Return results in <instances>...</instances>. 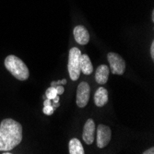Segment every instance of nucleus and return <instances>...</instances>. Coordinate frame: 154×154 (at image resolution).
<instances>
[{"label":"nucleus","mask_w":154,"mask_h":154,"mask_svg":"<svg viewBox=\"0 0 154 154\" xmlns=\"http://www.w3.org/2000/svg\"><path fill=\"white\" fill-rule=\"evenodd\" d=\"M22 125L11 118L0 123V151H9L16 148L22 140Z\"/></svg>","instance_id":"nucleus-1"},{"label":"nucleus","mask_w":154,"mask_h":154,"mask_svg":"<svg viewBox=\"0 0 154 154\" xmlns=\"http://www.w3.org/2000/svg\"><path fill=\"white\" fill-rule=\"evenodd\" d=\"M4 64L7 70L9 71L11 75L17 79L24 81L29 79V68L20 57L14 54H9L6 57Z\"/></svg>","instance_id":"nucleus-2"},{"label":"nucleus","mask_w":154,"mask_h":154,"mask_svg":"<svg viewBox=\"0 0 154 154\" xmlns=\"http://www.w3.org/2000/svg\"><path fill=\"white\" fill-rule=\"evenodd\" d=\"M80 55H81V52L77 47H73L69 51L67 70L69 73V77H70V79L73 81L78 80L80 75V66H79Z\"/></svg>","instance_id":"nucleus-3"},{"label":"nucleus","mask_w":154,"mask_h":154,"mask_svg":"<svg viewBox=\"0 0 154 154\" xmlns=\"http://www.w3.org/2000/svg\"><path fill=\"white\" fill-rule=\"evenodd\" d=\"M107 59L110 64V69L112 74L120 76L125 73L127 64H125V61L120 54L111 52L107 54Z\"/></svg>","instance_id":"nucleus-4"},{"label":"nucleus","mask_w":154,"mask_h":154,"mask_svg":"<svg viewBox=\"0 0 154 154\" xmlns=\"http://www.w3.org/2000/svg\"><path fill=\"white\" fill-rule=\"evenodd\" d=\"M90 96H91L90 85L85 81L80 82L77 89V98H76L77 105L79 108H84L90 101Z\"/></svg>","instance_id":"nucleus-5"},{"label":"nucleus","mask_w":154,"mask_h":154,"mask_svg":"<svg viewBox=\"0 0 154 154\" xmlns=\"http://www.w3.org/2000/svg\"><path fill=\"white\" fill-rule=\"evenodd\" d=\"M112 138V130L108 125H99L97 128V147L100 149L105 148Z\"/></svg>","instance_id":"nucleus-6"},{"label":"nucleus","mask_w":154,"mask_h":154,"mask_svg":"<svg viewBox=\"0 0 154 154\" xmlns=\"http://www.w3.org/2000/svg\"><path fill=\"white\" fill-rule=\"evenodd\" d=\"M95 123L94 121L90 118L86 121L85 125L83 128V134H82V138L84 142L88 145H91L94 141L95 138Z\"/></svg>","instance_id":"nucleus-7"},{"label":"nucleus","mask_w":154,"mask_h":154,"mask_svg":"<svg viewBox=\"0 0 154 154\" xmlns=\"http://www.w3.org/2000/svg\"><path fill=\"white\" fill-rule=\"evenodd\" d=\"M75 41L80 45H85L90 42V33L88 30L82 25H78L73 31Z\"/></svg>","instance_id":"nucleus-8"},{"label":"nucleus","mask_w":154,"mask_h":154,"mask_svg":"<svg viewBox=\"0 0 154 154\" xmlns=\"http://www.w3.org/2000/svg\"><path fill=\"white\" fill-rule=\"evenodd\" d=\"M110 69L106 65H101L97 67L95 71V80L100 85H103L108 80Z\"/></svg>","instance_id":"nucleus-9"},{"label":"nucleus","mask_w":154,"mask_h":154,"mask_svg":"<svg viewBox=\"0 0 154 154\" xmlns=\"http://www.w3.org/2000/svg\"><path fill=\"white\" fill-rule=\"evenodd\" d=\"M108 103V91L103 88L100 87L94 94V103L98 107H103Z\"/></svg>","instance_id":"nucleus-10"},{"label":"nucleus","mask_w":154,"mask_h":154,"mask_svg":"<svg viewBox=\"0 0 154 154\" xmlns=\"http://www.w3.org/2000/svg\"><path fill=\"white\" fill-rule=\"evenodd\" d=\"M79 66H80V72L84 75H91L93 72V66L90 59V57L86 54H81L80 60H79Z\"/></svg>","instance_id":"nucleus-11"},{"label":"nucleus","mask_w":154,"mask_h":154,"mask_svg":"<svg viewBox=\"0 0 154 154\" xmlns=\"http://www.w3.org/2000/svg\"><path fill=\"white\" fill-rule=\"evenodd\" d=\"M68 149L70 154H84V149L79 139L74 137L72 138L68 144Z\"/></svg>","instance_id":"nucleus-12"},{"label":"nucleus","mask_w":154,"mask_h":154,"mask_svg":"<svg viewBox=\"0 0 154 154\" xmlns=\"http://www.w3.org/2000/svg\"><path fill=\"white\" fill-rule=\"evenodd\" d=\"M57 95V90H55L54 87H52V86L50 88H48L46 90V91H45V96H46L47 99H49V100H53Z\"/></svg>","instance_id":"nucleus-13"},{"label":"nucleus","mask_w":154,"mask_h":154,"mask_svg":"<svg viewBox=\"0 0 154 154\" xmlns=\"http://www.w3.org/2000/svg\"><path fill=\"white\" fill-rule=\"evenodd\" d=\"M54 107L52 105H46L43 109L44 114L46 115V116H52L53 113H54Z\"/></svg>","instance_id":"nucleus-14"},{"label":"nucleus","mask_w":154,"mask_h":154,"mask_svg":"<svg viewBox=\"0 0 154 154\" xmlns=\"http://www.w3.org/2000/svg\"><path fill=\"white\" fill-rule=\"evenodd\" d=\"M66 79H62V80H58V81H52L51 82V86L52 87H57L58 85H66Z\"/></svg>","instance_id":"nucleus-15"},{"label":"nucleus","mask_w":154,"mask_h":154,"mask_svg":"<svg viewBox=\"0 0 154 154\" xmlns=\"http://www.w3.org/2000/svg\"><path fill=\"white\" fill-rule=\"evenodd\" d=\"M55 90H57V95H62L65 91V89L63 87V85H58L57 87H54Z\"/></svg>","instance_id":"nucleus-16"},{"label":"nucleus","mask_w":154,"mask_h":154,"mask_svg":"<svg viewBox=\"0 0 154 154\" xmlns=\"http://www.w3.org/2000/svg\"><path fill=\"white\" fill-rule=\"evenodd\" d=\"M149 53H150V57L152 58V60L154 59V42L151 43V45H150V49H149Z\"/></svg>","instance_id":"nucleus-17"},{"label":"nucleus","mask_w":154,"mask_h":154,"mask_svg":"<svg viewBox=\"0 0 154 154\" xmlns=\"http://www.w3.org/2000/svg\"><path fill=\"white\" fill-rule=\"evenodd\" d=\"M142 153H143V154H154V148H153V147H151L150 149H146V150H145V151H143Z\"/></svg>","instance_id":"nucleus-18"},{"label":"nucleus","mask_w":154,"mask_h":154,"mask_svg":"<svg viewBox=\"0 0 154 154\" xmlns=\"http://www.w3.org/2000/svg\"><path fill=\"white\" fill-rule=\"evenodd\" d=\"M46 105H52V100H49V99L45 100V102H44V106H46Z\"/></svg>","instance_id":"nucleus-19"},{"label":"nucleus","mask_w":154,"mask_h":154,"mask_svg":"<svg viewBox=\"0 0 154 154\" xmlns=\"http://www.w3.org/2000/svg\"><path fill=\"white\" fill-rule=\"evenodd\" d=\"M53 103H59V95H57V96L54 98V99H53Z\"/></svg>","instance_id":"nucleus-20"},{"label":"nucleus","mask_w":154,"mask_h":154,"mask_svg":"<svg viewBox=\"0 0 154 154\" xmlns=\"http://www.w3.org/2000/svg\"><path fill=\"white\" fill-rule=\"evenodd\" d=\"M151 20L152 21H154V11L152 10V13H151Z\"/></svg>","instance_id":"nucleus-21"},{"label":"nucleus","mask_w":154,"mask_h":154,"mask_svg":"<svg viewBox=\"0 0 154 154\" xmlns=\"http://www.w3.org/2000/svg\"><path fill=\"white\" fill-rule=\"evenodd\" d=\"M3 153H4V154H10L11 152H3Z\"/></svg>","instance_id":"nucleus-22"}]
</instances>
